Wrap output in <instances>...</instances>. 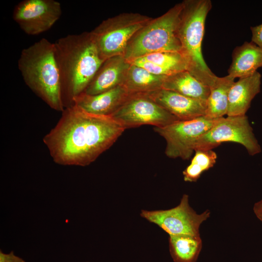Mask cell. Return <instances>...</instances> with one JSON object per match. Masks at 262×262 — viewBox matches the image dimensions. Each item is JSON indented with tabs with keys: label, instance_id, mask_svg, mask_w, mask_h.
Wrapping results in <instances>:
<instances>
[{
	"label": "cell",
	"instance_id": "obj_1",
	"mask_svg": "<svg viewBox=\"0 0 262 262\" xmlns=\"http://www.w3.org/2000/svg\"><path fill=\"white\" fill-rule=\"evenodd\" d=\"M125 130L110 116L89 114L72 105L64 110L43 142L56 164L85 166L109 148Z\"/></svg>",
	"mask_w": 262,
	"mask_h": 262
},
{
	"label": "cell",
	"instance_id": "obj_2",
	"mask_svg": "<svg viewBox=\"0 0 262 262\" xmlns=\"http://www.w3.org/2000/svg\"><path fill=\"white\" fill-rule=\"evenodd\" d=\"M54 44L64 106L72 105L73 99L83 93L105 61L91 32L70 34Z\"/></svg>",
	"mask_w": 262,
	"mask_h": 262
},
{
	"label": "cell",
	"instance_id": "obj_3",
	"mask_svg": "<svg viewBox=\"0 0 262 262\" xmlns=\"http://www.w3.org/2000/svg\"><path fill=\"white\" fill-rule=\"evenodd\" d=\"M18 67L24 82L33 93L51 109L64 111L54 43L42 38L24 49L18 61Z\"/></svg>",
	"mask_w": 262,
	"mask_h": 262
},
{
	"label": "cell",
	"instance_id": "obj_4",
	"mask_svg": "<svg viewBox=\"0 0 262 262\" xmlns=\"http://www.w3.org/2000/svg\"><path fill=\"white\" fill-rule=\"evenodd\" d=\"M178 27L181 53L186 60L188 71L208 87L216 76L207 65L202 55V42L206 17L212 4L210 0H185Z\"/></svg>",
	"mask_w": 262,
	"mask_h": 262
},
{
	"label": "cell",
	"instance_id": "obj_5",
	"mask_svg": "<svg viewBox=\"0 0 262 262\" xmlns=\"http://www.w3.org/2000/svg\"><path fill=\"white\" fill-rule=\"evenodd\" d=\"M183 7L177 3L163 15L151 18L129 42L124 57L128 61L160 51L181 52L178 27Z\"/></svg>",
	"mask_w": 262,
	"mask_h": 262
},
{
	"label": "cell",
	"instance_id": "obj_6",
	"mask_svg": "<svg viewBox=\"0 0 262 262\" xmlns=\"http://www.w3.org/2000/svg\"><path fill=\"white\" fill-rule=\"evenodd\" d=\"M151 18L139 13H121L103 20L90 32L105 59L124 56L131 39Z\"/></svg>",
	"mask_w": 262,
	"mask_h": 262
},
{
	"label": "cell",
	"instance_id": "obj_7",
	"mask_svg": "<svg viewBox=\"0 0 262 262\" xmlns=\"http://www.w3.org/2000/svg\"><path fill=\"white\" fill-rule=\"evenodd\" d=\"M219 118L204 115L190 120H178L164 127H154V130L165 140V154L168 157L188 160L195 152L199 138Z\"/></svg>",
	"mask_w": 262,
	"mask_h": 262
},
{
	"label": "cell",
	"instance_id": "obj_8",
	"mask_svg": "<svg viewBox=\"0 0 262 262\" xmlns=\"http://www.w3.org/2000/svg\"><path fill=\"white\" fill-rule=\"evenodd\" d=\"M228 142L242 145L251 156L261 152V146L246 115L220 118L199 138L195 150L213 149L222 143Z\"/></svg>",
	"mask_w": 262,
	"mask_h": 262
},
{
	"label": "cell",
	"instance_id": "obj_9",
	"mask_svg": "<svg viewBox=\"0 0 262 262\" xmlns=\"http://www.w3.org/2000/svg\"><path fill=\"white\" fill-rule=\"evenodd\" d=\"M110 116L125 129L144 125L162 127L179 120L147 93L130 94Z\"/></svg>",
	"mask_w": 262,
	"mask_h": 262
},
{
	"label": "cell",
	"instance_id": "obj_10",
	"mask_svg": "<svg viewBox=\"0 0 262 262\" xmlns=\"http://www.w3.org/2000/svg\"><path fill=\"white\" fill-rule=\"evenodd\" d=\"M140 214L142 218L158 226L169 235H200V227L210 217L211 212L207 209L197 213L190 205L188 195L183 194L180 203L173 208L142 210Z\"/></svg>",
	"mask_w": 262,
	"mask_h": 262
},
{
	"label": "cell",
	"instance_id": "obj_11",
	"mask_svg": "<svg viewBox=\"0 0 262 262\" xmlns=\"http://www.w3.org/2000/svg\"><path fill=\"white\" fill-rule=\"evenodd\" d=\"M62 14L55 0H23L14 8L13 18L26 34L35 35L49 30Z\"/></svg>",
	"mask_w": 262,
	"mask_h": 262
},
{
	"label": "cell",
	"instance_id": "obj_12",
	"mask_svg": "<svg viewBox=\"0 0 262 262\" xmlns=\"http://www.w3.org/2000/svg\"><path fill=\"white\" fill-rule=\"evenodd\" d=\"M147 94L179 120H190L206 115L207 102L163 88Z\"/></svg>",
	"mask_w": 262,
	"mask_h": 262
},
{
	"label": "cell",
	"instance_id": "obj_13",
	"mask_svg": "<svg viewBox=\"0 0 262 262\" xmlns=\"http://www.w3.org/2000/svg\"><path fill=\"white\" fill-rule=\"evenodd\" d=\"M130 94L123 85L94 95L83 93L75 97L72 104L93 115L110 116L126 100Z\"/></svg>",
	"mask_w": 262,
	"mask_h": 262
},
{
	"label": "cell",
	"instance_id": "obj_14",
	"mask_svg": "<svg viewBox=\"0 0 262 262\" xmlns=\"http://www.w3.org/2000/svg\"><path fill=\"white\" fill-rule=\"evenodd\" d=\"M130 65L123 56L107 58L83 93L94 95L122 85Z\"/></svg>",
	"mask_w": 262,
	"mask_h": 262
},
{
	"label": "cell",
	"instance_id": "obj_15",
	"mask_svg": "<svg viewBox=\"0 0 262 262\" xmlns=\"http://www.w3.org/2000/svg\"><path fill=\"white\" fill-rule=\"evenodd\" d=\"M261 77V74L256 71L234 82L229 93L228 116L246 115L252 100L260 92Z\"/></svg>",
	"mask_w": 262,
	"mask_h": 262
},
{
	"label": "cell",
	"instance_id": "obj_16",
	"mask_svg": "<svg viewBox=\"0 0 262 262\" xmlns=\"http://www.w3.org/2000/svg\"><path fill=\"white\" fill-rule=\"evenodd\" d=\"M131 64L143 67L149 72L167 76L188 70L186 59L180 52L160 51L146 55L129 61Z\"/></svg>",
	"mask_w": 262,
	"mask_h": 262
},
{
	"label": "cell",
	"instance_id": "obj_17",
	"mask_svg": "<svg viewBox=\"0 0 262 262\" xmlns=\"http://www.w3.org/2000/svg\"><path fill=\"white\" fill-rule=\"evenodd\" d=\"M260 67H262V49L252 41H246L233 50L228 75L235 79L246 77Z\"/></svg>",
	"mask_w": 262,
	"mask_h": 262
},
{
	"label": "cell",
	"instance_id": "obj_18",
	"mask_svg": "<svg viewBox=\"0 0 262 262\" xmlns=\"http://www.w3.org/2000/svg\"><path fill=\"white\" fill-rule=\"evenodd\" d=\"M162 88L205 102H207L210 94L209 88L188 70L166 76Z\"/></svg>",
	"mask_w": 262,
	"mask_h": 262
},
{
	"label": "cell",
	"instance_id": "obj_19",
	"mask_svg": "<svg viewBox=\"0 0 262 262\" xmlns=\"http://www.w3.org/2000/svg\"><path fill=\"white\" fill-rule=\"evenodd\" d=\"M130 64L122 85L130 94L148 93L162 88L166 76L155 75Z\"/></svg>",
	"mask_w": 262,
	"mask_h": 262
},
{
	"label": "cell",
	"instance_id": "obj_20",
	"mask_svg": "<svg viewBox=\"0 0 262 262\" xmlns=\"http://www.w3.org/2000/svg\"><path fill=\"white\" fill-rule=\"evenodd\" d=\"M169 249L174 262H196L202 248L200 235H169Z\"/></svg>",
	"mask_w": 262,
	"mask_h": 262
},
{
	"label": "cell",
	"instance_id": "obj_21",
	"mask_svg": "<svg viewBox=\"0 0 262 262\" xmlns=\"http://www.w3.org/2000/svg\"><path fill=\"white\" fill-rule=\"evenodd\" d=\"M235 78L229 75L217 77L214 82L209 87L210 94L207 101L206 115L218 118L227 115L228 96Z\"/></svg>",
	"mask_w": 262,
	"mask_h": 262
},
{
	"label": "cell",
	"instance_id": "obj_22",
	"mask_svg": "<svg viewBox=\"0 0 262 262\" xmlns=\"http://www.w3.org/2000/svg\"><path fill=\"white\" fill-rule=\"evenodd\" d=\"M217 156L213 149H196L191 163L183 171V179L186 182H196L205 171L212 168Z\"/></svg>",
	"mask_w": 262,
	"mask_h": 262
},
{
	"label": "cell",
	"instance_id": "obj_23",
	"mask_svg": "<svg viewBox=\"0 0 262 262\" xmlns=\"http://www.w3.org/2000/svg\"><path fill=\"white\" fill-rule=\"evenodd\" d=\"M251 41L262 49V24L250 27Z\"/></svg>",
	"mask_w": 262,
	"mask_h": 262
},
{
	"label": "cell",
	"instance_id": "obj_24",
	"mask_svg": "<svg viewBox=\"0 0 262 262\" xmlns=\"http://www.w3.org/2000/svg\"><path fill=\"white\" fill-rule=\"evenodd\" d=\"M0 262H25L21 258L16 256L13 251L9 254H5L0 251Z\"/></svg>",
	"mask_w": 262,
	"mask_h": 262
},
{
	"label": "cell",
	"instance_id": "obj_25",
	"mask_svg": "<svg viewBox=\"0 0 262 262\" xmlns=\"http://www.w3.org/2000/svg\"><path fill=\"white\" fill-rule=\"evenodd\" d=\"M253 211L256 217L262 224V199L255 203L253 207Z\"/></svg>",
	"mask_w": 262,
	"mask_h": 262
}]
</instances>
